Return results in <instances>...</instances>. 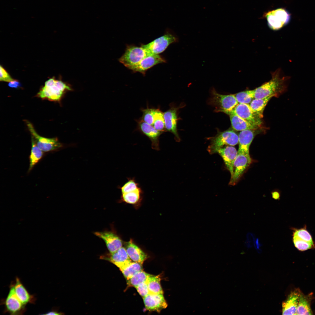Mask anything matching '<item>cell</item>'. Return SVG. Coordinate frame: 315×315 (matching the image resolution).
Instances as JSON below:
<instances>
[{
  "label": "cell",
  "instance_id": "cell-1",
  "mask_svg": "<svg viewBox=\"0 0 315 315\" xmlns=\"http://www.w3.org/2000/svg\"><path fill=\"white\" fill-rule=\"evenodd\" d=\"M271 73L272 78L270 80L254 89V98H263L271 95L275 96L286 90L290 77L282 76L280 69Z\"/></svg>",
  "mask_w": 315,
  "mask_h": 315
},
{
  "label": "cell",
  "instance_id": "cell-2",
  "mask_svg": "<svg viewBox=\"0 0 315 315\" xmlns=\"http://www.w3.org/2000/svg\"><path fill=\"white\" fill-rule=\"evenodd\" d=\"M72 90L71 87L61 80L54 78L47 80L38 93V97L52 101H60L65 92Z\"/></svg>",
  "mask_w": 315,
  "mask_h": 315
},
{
  "label": "cell",
  "instance_id": "cell-3",
  "mask_svg": "<svg viewBox=\"0 0 315 315\" xmlns=\"http://www.w3.org/2000/svg\"><path fill=\"white\" fill-rule=\"evenodd\" d=\"M208 152L212 154L217 153L220 148L226 145L235 146L238 143L239 136L234 131L227 130L219 132L214 136L211 138Z\"/></svg>",
  "mask_w": 315,
  "mask_h": 315
},
{
  "label": "cell",
  "instance_id": "cell-4",
  "mask_svg": "<svg viewBox=\"0 0 315 315\" xmlns=\"http://www.w3.org/2000/svg\"><path fill=\"white\" fill-rule=\"evenodd\" d=\"M263 16L266 19L268 26L273 30H277L287 24L291 19L289 12L283 8L269 11Z\"/></svg>",
  "mask_w": 315,
  "mask_h": 315
},
{
  "label": "cell",
  "instance_id": "cell-5",
  "mask_svg": "<svg viewBox=\"0 0 315 315\" xmlns=\"http://www.w3.org/2000/svg\"><path fill=\"white\" fill-rule=\"evenodd\" d=\"M149 53L141 46L127 45L124 54L119 59V61L127 68L130 69L138 64Z\"/></svg>",
  "mask_w": 315,
  "mask_h": 315
},
{
  "label": "cell",
  "instance_id": "cell-6",
  "mask_svg": "<svg viewBox=\"0 0 315 315\" xmlns=\"http://www.w3.org/2000/svg\"><path fill=\"white\" fill-rule=\"evenodd\" d=\"M211 102L215 107L216 111L223 112L227 114L238 104L234 94H221L214 89L212 91Z\"/></svg>",
  "mask_w": 315,
  "mask_h": 315
},
{
  "label": "cell",
  "instance_id": "cell-7",
  "mask_svg": "<svg viewBox=\"0 0 315 315\" xmlns=\"http://www.w3.org/2000/svg\"><path fill=\"white\" fill-rule=\"evenodd\" d=\"M25 122L32 138L38 147L43 152H48L57 150L62 146L56 138H47L39 135L29 121Z\"/></svg>",
  "mask_w": 315,
  "mask_h": 315
},
{
  "label": "cell",
  "instance_id": "cell-8",
  "mask_svg": "<svg viewBox=\"0 0 315 315\" xmlns=\"http://www.w3.org/2000/svg\"><path fill=\"white\" fill-rule=\"evenodd\" d=\"M178 41V38L175 35L167 31L164 35L141 46L149 53L158 55L164 51L169 45Z\"/></svg>",
  "mask_w": 315,
  "mask_h": 315
},
{
  "label": "cell",
  "instance_id": "cell-9",
  "mask_svg": "<svg viewBox=\"0 0 315 315\" xmlns=\"http://www.w3.org/2000/svg\"><path fill=\"white\" fill-rule=\"evenodd\" d=\"M237 152L234 163L233 174L231 177L229 183L230 185L233 186L237 183L252 161L249 153Z\"/></svg>",
  "mask_w": 315,
  "mask_h": 315
},
{
  "label": "cell",
  "instance_id": "cell-10",
  "mask_svg": "<svg viewBox=\"0 0 315 315\" xmlns=\"http://www.w3.org/2000/svg\"><path fill=\"white\" fill-rule=\"evenodd\" d=\"M4 303L6 311L10 314H22L25 311V306L22 303L15 293L14 284L10 285L9 293Z\"/></svg>",
  "mask_w": 315,
  "mask_h": 315
},
{
  "label": "cell",
  "instance_id": "cell-11",
  "mask_svg": "<svg viewBox=\"0 0 315 315\" xmlns=\"http://www.w3.org/2000/svg\"><path fill=\"white\" fill-rule=\"evenodd\" d=\"M230 113H235L254 126L258 127L262 124L261 118L253 111L249 104L238 103Z\"/></svg>",
  "mask_w": 315,
  "mask_h": 315
},
{
  "label": "cell",
  "instance_id": "cell-12",
  "mask_svg": "<svg viewBox=\"0 0 315 315\" xmlns=\"http://www.w3.org/2000/svg\"><path fill=\"white\" fill-rule=\"evenodd\" d=\"M137 122L138 130L150 140L152 148L159 150V138L163 133L157 130L153 126L147 124L141 119L137 120Z\"/></svg>",
  "mask_w": 315,
  "mask_h": 315
},
{
  "label": "cell",
  "instance_id": "cell-13",
  "mask_svg": "<svg viewBox=\"0 0 315 315\" xmlns=\"http://www.w3.org/2000/svg\"><path fill=\"white\" fill-rule=\"evenodd\" d=\"M179 107L170 105L169 108L163 113L166 132L173 134L177 141L180 140L177 130V111Z\"/></svg>",
  "mask_w": 315,
  "mask_h": 315
},
{
  "label": "cell",
  "instance_id": "cell-14",
  "mask_svg": "<svg viewBox=\"0 0 315 315\" xmlns=\"http://www.w3.org/2000/svg\"><path fill=\"white\" fill-rule=\"evenodd\" d=\"M165 62V59L159 55L150 54L130 69L134 72H138L145 75L146 71L149 69L158 64Z\"/></svg>",
  "mask_w": 315,
  "mask_h": 315
},
{
  "label": "cell",
  "instance_id": "cell-15",
  "mask_svg": "<svg viewBox=\"0 0 315 315\" xmlns=\"http://www.w3.org/2000/svg\"><path fill=\"white\" fill-rule=\"evenodd\" d=\"M143 298L146 309L149 311L160 312L167 306L163 294H149Z\"/></svg>",
  "mask_w": 315,
  "mask_h": 315
},
{
  "label": "cell",
  "instance_id": "cell-16",
  "mask_svg": "<svg viewBox=\"0 0 315 315\" xmlns=\"http://www.w3.org/2000/svg\"><path fill=\"white\" fill-rule=\"evenodd\" d=\"M94 234L103 240L110 253L115 252L122 247L121 239L111 231L97 232H95Z\"/></svg>",
  "mask_w": 315,
  "mask_h": 315
},
{
  "label": "cell",
  "instance_id": "cell-17",
  "mask_svg": "<svg viewBox=\"0 0 315 315\" xmlns=\"http://www.w3.org/2000/svg\"><path fill=\"white\" fill-rule=\"evenodd\" d=\"M236 149L232 146H228L219 149L217 153L222 158L231 177L233 174V165L237 154Z\"/></svg>",
  "mask_w": 315,
  "mask_h": 315
},
{
  "label": "cell",
  "instance_id": "cell-18",
  "mask_svg": "<svg viewBox=\"0 0 315 315\" xmlns=\"http://www.w3.org/2000/svg\"><path fill=\"white\" fill-rule=\"evenodd\" d=\"M301 292L297 289L292 292L287 300L282 303V314L296 315Z\"/></svg>",
  "mask_w": 315,
  "mask_h": 315
},
{
  "label": "cell",
  "instance_id": "cell-19",
  "mask_svg": "<svg viewBox=\"0 0 315 315\" xmlns=\"http://www.w3.org/2000/svg\"><path fill=\"white\" fill-rule=\"evenodd\" d=\"M107 259L118 267L120 270L129 265L132 261L129 257L125 248L122 247L115 252L111 253Z\"/></svg>",
  "mask_w": 315,
  "mask_h": 315
},
{
  "label": "cell",
  "instance_id": "cell-20",
  "mask_svg": "<svg viewBox=\"0 0 315 315\" xmlns=\"http://www.w3.org/2000/svg\"><path fill=\"white\" fill-rule=\"evenodd\" d=\"M255 135L253 130L240 131L238 135L239 149L237 152L249 153V147Z\"/></svg>",
  "mask_w": 315,
  "mask_h": 315
},
{
  "label": "cell",
  "instance_id": "cell-21",
  "mask_svg": "<svg viewBox=\"0 0 315 315\" xmlns=\"http://www.w3.org/2000/svg\"><path fill=\"white\" fill-rule=\"evenodd\" d=\"M125 249L129 257L134 262L142 265L147 258L146 254L134 244L131 239L127 243Z\"/></svg>",
  "mask_w": 315,
  "mask_h": 315
},
{
  "label": "cell",
  "instance_id": "cell-22",
  "mask_svg": "<svg viewBox=\"0 0 315 315\" xmlns=\"http://www.w3.org/2000/svg\"><path fill=\"white\" fill-rule=\"evenodd\" d=\"M15 293L20 301L24 305L28 303H33L35 299L30 295L21 282L20 279L16 277L15 283L14 284Z\"/></svg>",
  "mask_w": 315,
  "mask_h": 315
},
{
  "label": "cell",
  "instance_id": "cell-23",
  "mask_svg": "<svg viewBox=\"0 0 315 315\" xmlns=\"http://www.w3.org/2000/svg\"><path fill=\"white\" fill-rule=\"evenodd\" d=\"M229 115L232 127L238 131L251 130H255L258 127L254 126L247 122L236 114L230 113Z\"/></svg>",
  "mask_w": 315,
  "mask_h": 315
},
{
  "label": "cell",
  "instance_id": "cell-24",
  "mask_svg": "<svg viewBox=\"0 0 315 315\" xmlns=\"http://www.w3.org/2000/svg\"><path fill=\"white\" fill-rule=\"evenodd\" d=\"M310 296L305 295L301 293L300 296L296 315H312L311 308Z\"/></svg>",
  "mask_w": 315,
  "mask_h": 315
},
{
  "label": "cell",
  "instance_id": "cell-25",
  "mask_svg": "<svg viewBox=\"0 0 315 315\" xmlns=\"http://www.w3.org/2000/svg\"><path fill=\"white\" fill-rule=\"evenodd\" d=\"M274 95H271L261 99L254 98L249 104L253 111L260 118L263 116V113L268 102Z\"/></svg>",
  "mask_w": 315,
  "mask_h": 315
},
{
  "label": "cell",
  "instance_id": "cell-26",
  "mask_svg": "<svg viewBox=\"0 0 315 315\" xmlns=\"http://www.w3.org/2000/svg\"><path fill=\"white\" fill-rule=\"evenodd\" d=\"M32 138V148L29 158V171L32 169L41 159L43 155V152L37 146L34 139Z\"/></svg>",
  "mask_w": 315,
  "mask_h": 315
},
{
  "label": "cell",
  "instance_id": "cell-27",
  "mask_svg": "<svg viewBox=\"0 0 315 315\" xmlns=\"http://www.w3.org/2000/svg\"><path fill=\"white\" fill-rule=\"evenodd\" d=\"M160 278L159 276L150 275L147 280L149 294H163V291L160 283Z\"/></svg>",
  "mask_w": 315,
  "mask_h": 315
},
{
  "label": "cell",
  "instance_id": "cell-28",
  "mask_svg": "<svg viewBox=\"0 0 315 315\" xmlns=\"http://www.w3.org/2000/svg\"><path fill=\"white\" fill-rule=\"evenodd\" d=\"M142 264L132 262L125 267L120 270L127 280L132 277L137 272L142 270Z\"/></svg>",
  "mask_w": 315,
  "mask_h": 315
},
{
  "label": "cell",
  "instance_id": "cell-29",
  "mask_svg": "<svg viewBox=\"0 0 315 315\" xmlns=\"http://www.w3.org/2000/svg\"><path fill=\"white\" fill-rule=\"evenodd\" d=\"M154 121L153 126L157 130L163 133L166 132L163 113L159 108L155 109Z\"/></svg>",
  "mask_w": 315,
  "mask_h": 315
},
{
  "label": "cell",
  "instance_id": "cell-30",
  "mask_svg": "<svg viewBox=\"0 0 315 315\" xmlns=\"http://www.w3.org/2000/svg\"><path fill=\"white\" fill-rule=\"evenodd\" d=\"M150 275L143 270L140 271L127 280V285L129 286L135 288L140 284L146 281Z\"/></svg>",
  "mask_w": 315,
  "mask_h": 315
},
{
  "label": "cell",
  "instance_id": "cell-31",
  "mask_svg": "<svg viewBox=\"0 0 315 315\" xmlns=\"http://www.w3.org/2000/svg\"><path fill=\"white\" fill-rule=\"evenodd\" d=\"M141 193L142 190L140 187L135 190L122 193V198L127 203L135 204L139 200Z\"/></svg>",
  "mask_w": 315,
  "mask_h": 315
},
{
  "label": "cell",
  "instance_id": "cell-32",
  "mask_svg": "<svg viewBox=\"0 0 315 315\" xmlns=\"http://www.w3.org/2000/svg\"><path fill=\"white\" fill-rule=\"evenodd\" d=\"M234 95L238 103L249 104L254 99V90L242 91Z\"/></svg>",
  "mask_w": 315,
  "mask_h": 315
},
{
  "label": "cell",
  "instance_id": "cell-33",
  "mask_svg": "<svg viewBox=\"0 0 315 315\" xmlns=\"http://www.w3.org/2000/svg\"><path fill=\"white\" fill-rule=\"evenodd\" d=\"M293 230V236L315 245L312 237L307 230L306 227L300 229L292 228Z\"/></svg>",
  "mask_w": 315,
  "mask_h": 315
},
{
  "label": "cell",
  "instance_id": "cell-34",
  "mask_svg": "<svg viewBox=\"0 0 315 315\" xmlns=\"http://www.w3.org/2000/svg\"><path fill=\"white\" fill-rule=\"evenodd\" d=\"M293 237L292 240L294 245L299 251H304L315 247V245L301 239L295 236Z\"/></svg>",
  "mask_w": 315,
  "mask_h": 315
},
{
  "label": "cell",
  "instance_id": "cell-35",
  "mask_svg": "<svg viewBox=\"0 0 315 315\" xmlns=\"http://www.w3.org/2000/svg\"><path fill=\"white\" fill-rule=\"evenodd\" d=\"M155 108H149L141 109L142 116L141 119L147 124L153 126L154 121V114Z\"/></svg>",
  "mask_w": 315,
  "mask_h": 315
},
{
  "label": "cell",
  "instance_id": "cell-36",
  "mask_svg": "<svg viewBox=\"0 0 315 315\" xmlns=\"http://www.w3.org/2000/svg\"><path fill=\"white\" fill-rule=\"evenodd\" d=\"M139 187L138 183L132 178H128L127 181L120 188L122 194L135 190Z\"/></svg>",
  "mask_w": 315,
  "mask_h": 315
},
{
  "label": "cell",
  "instance_id": "cell-37",
  "mask_svg": "<svg viewBox=\"0 0 315 315\" xmlns=\"http://www.w3.org/2000/svg\"><path fill=\"white\" fill-rule=\"evenodd\" d=\"M135 288L139 294L143 298L149 294L147 280L146 281L136 286Z\"/></svg>",
  "mask_w": 315,
  "mask_h": 315
},
{
  "label": "cell",
  "instance_id": "cell-38",
  "mask_svg": "<svg viewBox=\"0 0 315 315\" xmlns=\"http://www.w3.org/2000/svg\"><path fill=\"white\" fill-rule=\"evenodd\" d=\"M0 80L10 82L14 80L10 76L5 69L1 65L0 67Z\"/></svg>",
  "mask_w": 315,
  "mask_h": 315
},
{
  "label": "cell",
  "instance_id": "cell-39",
  "mask_svg": "<svg viewBox=\"0 0 315 315\" xmlns=\"http://www.w3.org/2000/svg\"><path fill=\"white\" fill-rule=\"evenodd\" d=\"M254 237L253 234L248 233L247 235V239L245 242V244L247 246L249 247L252 246L255 243Z\"/></svg>",
  "mask_w": 315,
  "mask_h": 315
},
{
  "label": "cell",
  "instance_id": "cell-40",
  "mask_svg": "<svg viewBox=\"0 0 315 315\" xmlns=\"http://www.w3.org/2000/svg\"><path fill=\"white\" fill-rule=\"evenodd\" d=\"M8 85L11 88H18L21 86L20 83L18 80H15L9 82Z\"/></svg>",
  "mask_w": 315,
  "mask_h": 315
},
{
  "label": "cell",
  "instance_id": "cell-41",
  "mask_svg": "<svg viewBox=\"0 0 315 315\" xmlns=\"http://www.w3.org/2000/svg\"><path fill=\"white\" fill-rule=\"evenodd\" d=\"M272 198L275 200H278L280 198V194L278 192H273L272 193Z\"/></svg>",
  "mask_w": 315,
  "mask_h": 315
},
{
  "label": "cell",
  "instance_id": "cell-42",
  "mask_svg": "<svg viewBox=\"0 0 315 315\" xmlns=\"http://www.w3.org/2000/svg\"><path fill=\"white\" fill-rule=\"evenodd\" d=\"M62 314L61 313L58 312L54 311H51L46 313L45 314H42V315H60Z\"/></svg>",
  "mask_w": 315,
  "mask_h": 315
},
{
  "label": "cell",
  "instance_id": "cell-43",
  "mask_svg": "<svg viewBox=\"0 0 315 315\" xmlns=\"http://www.w3.org/2000/svg\"><path fill=\"white\" fill-rule=\"evenodd\" d=\"M255 246L258 250L259 249V248L261 246L258 239H257L255 242Z\"/></svg>",
  "mask_w": 315,
  "mask_h": 315
}]
</instances>
